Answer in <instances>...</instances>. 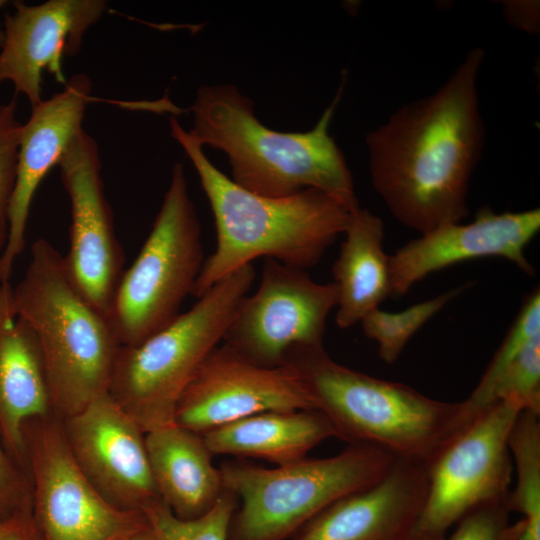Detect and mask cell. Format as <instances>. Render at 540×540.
Here are the masks:
<instances>
[{"instance_id":"6da1fadb","label":"cell","mask_w":540,"mask_h":540,"mask_svg":"<svg viewBox=\"0 0 540 540\" xmlns=\"http://www.w3.org/2000/svg\"><path fill=\"white\" fill-rule=\"evenodd\" d=\"M484 55L480 47L470 50L438 90L366 136L375 190L399 222L420 234L468 215L469 181L485 136L477 93Z\"/></svg>"},{"instance_id":"7a4b0ae2","label":"cell","mask_w":540,"mask_h":540,"mask_svg":"<svg viewBox=\"0 0 540 540\" xmlns=\"http://www.w3.org/2000/svg\"><path fill=\"white\" fill-rule=\"evenodd\" d=\"M170 128L200 178L217 233L216 249L204 259L192 288L194 297L259 257L306 270L344 233L350 211L331 195L313 188L286 197L252 193L214 166L175 117Z\"/></svg>"},{"instance_id":"3957f363","label":"cell","mask_w":540,"mask_h":540,"mask_svg":"<svg viewBox=\"0 0 540 540\" xmlns=\"http://www.w3.org/2000/svg\"><path fill=\"white\" fill-rule=\"evenodd\" d=\"M342 89L311 130L279 132L257 119L252 100L234 85H203L190 107V133L202 147L224 152L232 180L252 193L286 197L313 188L352 211L359 207L352 174L329 134Z\"/></svg>"},{"instance_id":"277c9868","label":"cell","mask_w":540,"mask_h":540,"mask_svg":"<svg viewBox=\"0 0 540 540\" xmlns=\"http://www.w3.org/2000/svg\"><path fill=\"white\" fill-rule=\"evenodd\" d=\"M283 364L298 372L335 437L349 445L429 464L457 434L459 402L435 400L405 384L348 368L323 345L294 346Z\"/></svg>"},{"instance_id":"5b68a950","label":"cell","mask_w":540,"mask_h":540,"mask_svg":"<svg viewBox=\"0 0 540 540\" xmlns=\"http://www.w3.org/2000/svg\"><path fill=\"white\" fill-rule=\"evenodd\" d=\"M13 290L16 310L41 348L52 414L67 419L107 395L121 345L107 318L71 283L63 255L36 240Z\"/></svg>"},{"instance_id":"8992f818","label":"cell","mask_w":540,"mask_h":540,"mask_svg":"<svg viewBox=\"0 0 540 540\" xmlns=\"http://www.w3.org/2000/svg\"><path fill=\"white\" fill-rule=\"evenodd\" d=\"M254 279L252 263L235 270L167 327L135 346L120 347L108 394L145 434L175 424L182 392L223 340Z\"/></svg>"},{"instance_id":"52a82bcc","label":"cell","mask_w":540,"mask_h":540,"mask_svg":"<svg viewBox=\"0 0 540 540\" xmlns=\"http://www.w3.org/2000/svg\"><path fill=\"white\" fill-rule=\"evenodd\" d=\"M396 458L367 445H349L337 455L306 457L277 468L226 462L223 488L240 506L228 540H285L338 499L379 480Z\"/></svg>"},{"instance_id":"ba28073f","label":"cell","mask_w":540,"mask_h":540,"mask_svg":"<svg viewBox=\"0 0 540 540\" xmlns=\"http://www.w3.org/2000/svg\"><path fill=\"white\" fill-rule=\"evenodd\" d=\"M204 262L201 227L182 164L138 256L118 285L107 320L121 346H135L181 313Z\"/></svg>"},{"instance_id":"9c48e42d","label":"cell","mask_w":540,"mask_h":540,"mask_svg":"<svg viewBox=\"0 0 540 540\" xmlns=\"http://www.w3.org/2000/svg\"><path fill=\"white\" fill-rule=\"evenodd\" d=\"M23 439L40 540H122L148 525L143 513L113 506L91 485L54 414L25 422Z\"/></svg>"},{"instance_id":"30bf717a","label":"cell","mask_w":540,"mask_h":540,"mask_svg":"<svg viewBox=\"0 0 540 540\" xmlns=\"http://www.w3.org/2000/svg\"><path fill=\"white\" fill-rule=\"evenodd\" d=\"M520 411L510 401L493 404L428 464L427 492L413 540H444L473 509L509 495L513 464L508 435Z\"/></svg>"},{"instance_id":"8fae6325","label":"cell","mask_w":540,"mask_h":540,"mask_svg":"<svg viewBox=\"0 0 540 540\" xmlns=\"http://www.w3.org/2000/svg\"><path fill=\"white\" fill-rule=\"evenodd\" d=\"M336 305L333 282L317 283L305 270L267 258L257 290L241 300L222 341L257 365L278 367L294 346L323 345Z\"/></svg>"},{"instance_id":"7c38bea8","label":"cell","mask_w":540,"mask_h":540,"mask_svg":"<svg viewBox=\"0 0 540 540\" xmlns=\"http://www.w3.org/2000/svg\"><path fill=\"white\" fill-rule=\"evenodd\" d=\"M317 410L298 372L287 364L263 367L223 344L201 362L182 392L175 424L203 435L269 411Z\"/></svg>"},{"instance_id":"4fadbf2b","label":"cell","mask_w":540,"mask_h":540,"mask_svg":"<svg viewBox=\"0 0 540 540\" xmlns=\"http://www.w3.org/2000/svg\"><path fill=\"white\" fill-rule=\"evenodd\" d=\"M58 166L71 204L68 277L81 296L108 318L124 273V257L101 175L95 139L84 129L72 139Z\"/></svg>"},{"instance_id":"5bb4252c","label":"cell","mask_w":540,"mask_h":540,"mask_svg":"<svg viewBox=\"0 0 540 540\" xmlns=\"http://www.w3.org/2000/svg\"><path fill=\"white\" fill-rule=\"evenodd\" d=\"M61 421L75 462L110 504L144 514L160 500L150 470L145 433L109 394Z\"/></svg>"},{"instance_id":"9a60e30c","label":"cell","mask_w":540,"mask_h":540,"mask_svg":"<svg viewBox=\"0 0 540 540\" xmlns=\"http://www.w3.org/2000/svg\"><path fill=\"white\" fill-rule=\"evenodd\" d=\"M6 14L0 46V84L14 85L31 107L42 101V73L47 71L61 84L65 56L76 55L85 33L106 10L102 0H49L36 5L13 2Z\"/></svg>"},{"instance_id":"2e32d148","label":"cell","mask_w":540,"mask_h":540,"mask_svg":"<svg viewBox=\"0 0 540 540\" xmlns=\"http://www.w3.org/2000/svg\"><path fill=\"white\" fill-rule=\"evenodd\" d=\"M540 230V210L496 213L481 209L466 224L446 223L390 256L391 295L401 296L429 274L482 257H500L532 275L525 249Z\"/></svg>"},{"instance_id":"e0dca14e","label":"cell","mask_w":540,"mask_h":540,"mask_svg":"<svg viewBox=\"0 0 540 540\" xmlns=\"http://www.w3.org/2000/svg\"><path fill=\"white\" fill-rule=\"evenodd\" d=\"M91 92L92 81L87 75H73L62 91L31 107L29 119L21 125L9 234L0 257V282H9L14 262L25 247L30 206L39 184L83 129L86 107L93 100Z\"/></svg>"},{"instance_id":"ac0fdd59","label":"cell","mask_w":540,"mask_h":540,"mask_svg":"<svg viewBox=\"0 0 540 540\" xmlns=\"http://www.w3.org/2000/svg\"><path fill=\"white\" fill-rule=\"evenodd\" d=\"M428 485V464L395 459L371 485L307 522L293 540H413Z\"/></svg>"},{"instance_id":"d6986e66","label":"cell","mask_w":540,"mask_h":540,"mask_svg":"<svg viewBox=\"0 0 540 540\" xmlns=\"http://www.w3.org/2000/svg\"><path fill=\"white\" fill-rule=\"evenodd\" d=\"M50 414L37 336L16 310L13 286L0 282V428L8 452L25 471L23 426Z\"/></svg>"},{"instance_id":"ffe728a7","label":"cell","mask_w":540,"mask_h":540,"mask_svg":"<svg viewBox=\"0 0 540 540\" xmlns=\"http://www.w3.org/2000/svg\"><path fill=\"white\" fill-rule=\"evenodd\" d=\"M145 445L157 493L176 517L195 519L214 506L222 478L202 435L172 424L146 433Z\"/></svg>"},{"instance_id":"44dd1931","label":"cell","mask_w":540,"mask_h":540,"mask_svg":"<svg viewBox=\"0 0 540 540\" xmlns=\"http://www.w3.org/2000/svg\"><path fill=\"white\" fill-rule=\"evenodd\" d=\"M345 240L334 262L336 324L354 326L391 295L390 256L383 248L382 220L360 206L349 213Z\"/></svg>"},{"instance_id":"7402d4cb","label":"cell","mask_w":540,"mask_h":540,"mask_svg":"<svg viewBox=\"0 0 540 540\" xmlns=\"http://www.w3.org/2000/svg\"><path fill=\"white\" fill-rule=\"evenodd\" d=\"M209 451L265 459L285 465L306 457L322 441L335 437L319 410L269 411L245 417L202 435Z\"/></svg>"},{"instance_id":"603a6c76","label":"cell","mask_w":540,"mask_h":540,"mask_svg":"<svg viewBox=\"0 0 540 540\" xmlns=\"http://www.w3.org/2000/svg\"><path fill=\"white\" fill-rule=\"evenodd\" d=\"M508 449L516 471L509 492L511 512L521 514L514 523L519 540H540V422L539 414L522 410L508 435Z\"/></svg>"},{"instance_id":"cb8c5ba5","label":"cell","mask_w":540,"mask_h":540,"mask_svg":"<svg viewBox=\"0 0 540 540\" xmlns=\"http://www.w3.org/2000/svg\"><path fill=\"white\" fill-rule=\"evenodd\" d=\"M537 337H540L539 288L523 302L518 316L470 396L459 402L460 431L489 408L490 395L499 377L526 345Z\"/></svg>"},{"instance_id":"d4e9b609","label":"cell","mask_w":540,"mask_h":540,"mask_svg":"<svg viewBox=\"0 0 540 540\" xmlns=\"http://www.w3.org/2000/svg\"><path fill=\"white\" fill-rule=\"evenodd\" d=\"M466 287L467 284L455 287L399 312H387L378 307L360 321L362 330L378 344L380 358L388 364L394 363L411 337Z\"/></svg>"},{"instance_id":"484cf974","label":"cell","mask_w":540,"mask_h":540,"mask_svg":"<svg viewBox=\"0 0 540 540\" xmlns=\"http://www.w3.org/2000/svg\"><path fill=\"white\" fill-rule=\"evenodd\" d=\"M237 497L223 488L214 506L205 514L190 520L176 517L160 499L144 515L157 540H228Z\"/></svg>"},{"instance_id":"4316f807","label":"cell","mask_w":540,"mask_h":540,"mask_svg":"<svg viewBox=\"0 0 540 540\" xmlns=\"http://www.w3.org/2000/svg\"><path fill=\"white\" fill-rule=\"evenodd\" d=\"M500 401L540 414V337L526 345L499 377L489 407Z\"/></svg>"},{"instance_id":"83f0119b","label":"cell","mask_w":540,"mask_h":540,"mask_svg":"<svg viewBox=\"0 0 540 540\" xmlns=\"http://www.w3.org/2000/svg\"><path fill=\"white\" fill-rule=\"evenodd\" d=\"M15 98L0 105V257L9 234V209L17 169L21 125L16 117Z\"/></svg>"},{"instance_id":"f1b7e54d","label":"cell","mask_w":540,"mask_h":540,"mask_svg":"<svg viewBox=\"0 0 540 540\" xmlns=\"http://www.w3.org/2000/svg\"><path fill=\"white\" fill-rule=\"evenodd\" d=\"M508 497L473 509L444 540H519L513 524L509 522Z\"/></svg>"},{"instance_id":"f546056e","label":"cell","mask_w":540,"mask_h":540,"mask_svg":"<svg viewBox=\"0 0 540 540\" xmlns=\"http://www.w3.org/2000/svg\"><path fill=\"white\" fill-rule=\"evenodd\" d=\"M30 504L28 475L8 452L0 428V518Z\"/></svg>"},{"instance_id":"4dcf8cb0","label":"cell","mask_w":540,"mask_h":540,"mask_svg":"<svg viewBox=\"0 0 540 540\" xmlns=\"http://www.w3.org/2000/svg\"><path fill=\"white\" fill-rule=\"evenodd\" d=\"M502 6L504 18L511 26L531 34L539 32L538 1L510 0L504 1Z\"/></svg>"},{"instance_id":"1f68e13d","label":"cell","mask_w":540,"mask_h":540,"mask_svg":"<svg viewBox=\"0 0 540 540\" xmlns=\"http://www.w3.org/2000/svg\"><path fill=\"white\" fill-rule=\"evenodd\" d=\"M0 540H40L33 521L31 504L0 518Z\"/></svg>"},{"instance_id":"d6a6232c","label":"cell","mask_w":540,"mask_h":540,"mask_svg":"<svg viewBox=\"0 0 540 540\" xmlns=\"http://www.w3.org/2000/svg\"><path fill=\"white\" fill-rule=\"evenodd\" d=\"M122 540H157V538L148 523L145 528L128 535Z\"/></svg>"},{"instance_id":"836d02e7","label":"cell","mask_w":540,"mask_h":540,"mask_svg":"<svg viewBox=\"0 0 540 540\" xmlns=\"http://www.w3.org/2000/svg\"><path fill=\"white\" fill-rule=\"evenodd\" d=\"M2 42H3V31L2 29H0V46L2 45Z\"/></svg>"},{"instance_id":"e575fe53","label":"cell","mask_w":540,"mask_h":540,"mask_svg":"<svg viewBox=\"0 0 540 540\" xmlns=\"http://www.w3.org/2000/svg\"><path fill=\"white\" fill-rule=\"evenodd\" d=\"M6 1L0 0V9L5 5Z\"/></svg>"}]
</instances>
